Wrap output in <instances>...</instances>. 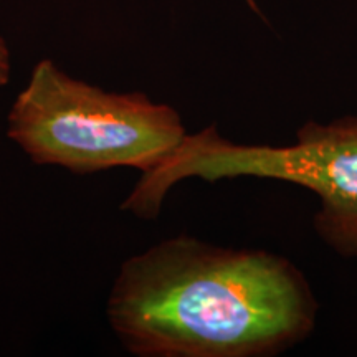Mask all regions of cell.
<instances>
[{"label":"cell","mask_w":357,"mask_h":357,"mask_svg":"<svg viewBox=\"0 0 357 357\" xmlns=\"http://www.w3.org/2000/svg\"><path fill=\"white\" fill-rule=\"evenodd\" d=\"M319 301L289 258L187 234L119 266L106 303L136 357H275L314 333Z\"/></svg>","instance_id":"6da1fadb"},{"label":"cell","mask_w":357,"mask_h":357,"mask_svg":"<svg viewBox=\"0 0 357 357\" xmlns=\"http://www.w3.org/2000/svg\"><path fill=\"white\" fill-rule=\"evenodd\" d=\"M268 178L316 195V235L337 257L357 260V114L329 123L306 121L291 144H245L223 137L215 124L185 134L176 149L144 174L121 208L154 220L178 182L200 178Z\"/></svg>","instance_id":"7a4b0ae2"},{"label":"cell","mask_w":357,"mask_h":357,"mask_svg":"<svg viewBox=\"0 0 357 357\" xmlns=\"http://www.w3.org/2000/svg\"><path fill=\"white\" fill-rule=\"evenodd\" d=\"M181 114L144 93H111L65 73L52 60L33 66L7 114V136L37 166L73 174L132 167L144 174L185 137Z\"/></svg>","instance_id":"3957f363"},{"label":"cell","mask_w":357,"mask_h":357,"mask_svg":"<svg viewBox=\"0 0 357 357\" xmlns=\"http://www.w3.org/2000/svg\"><path fill=\"white\" fill-rule=\"evenodd\" d=\"M12 73V61H10V52L6 40L0 37V88L7 86L8 79H10Z\"/></svg>","instance_id":"277c9868"},{"label":"cell","mask_w":357,"mask_h":357,"mask_svg":"<svg viewBox=\"0 0 357 357\" xmlns=\"http://www.w3.org/2000/svg\"><path fill=\"white\" fill-rule=\"evenodd\" d=\"M245 2H247V6H248L250 8H252L253 12L258 13V15H261L260 8H258V6H257V2H255V0H245Z\"/></svg>","instance_id":"5b68a950"}]
</instances>
